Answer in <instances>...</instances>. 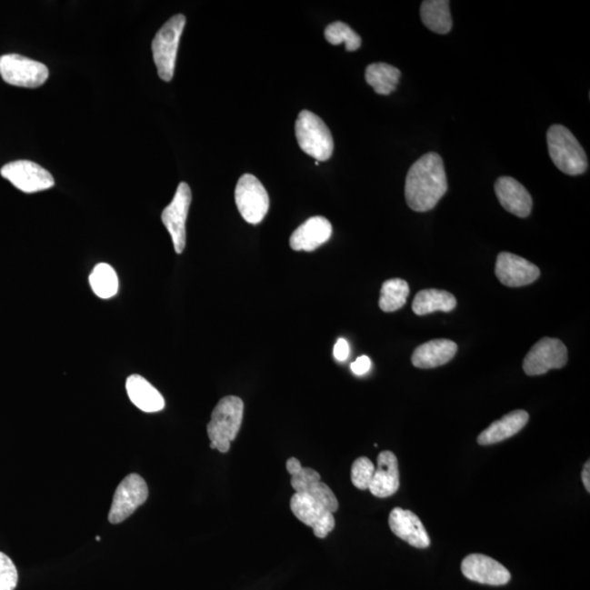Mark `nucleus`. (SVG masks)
I'll return each instance as SVG.
<instances>
[{"instance_id": "nucleus-31", "label": "nucleus", "mask_w": 590, "mask_h": 590, "mask_svg": "<svg viewBox=\"0 0 590 590\" xmlns=\"http://www.w3.org/2000/svg\"><path fill=\"white\" fill-rule=\"evenodd\" d=\"M350 355V346L348 341L344 338L338 339L334 346V356L335 359L339 362H345L349 358Z\"/></svg>"}, {"instance_id": "nucleus-11", "label": "nucleus", "mask_w": 590, "mask_h": 590, "mask_svg": "<svg viewBox=\"0 0 590 590\" xmlns=\"http://www.w3.org/2000/svg\"><path fill=\"white\" fill-rule=\"evenodd\" d=\"M0 175L19 191L26 194L46 191L55 185L51 173L32 161L10 162L2 167Z\"/></svg>"}, {"instance_id": "nucleus-18", "label": "nucleus", "mask_w": 590, "mask_h": 590, "mask_svg": "<svg viewBox=\"0 0 590 590\" xmlns=\"http://www.w3.org/2000/svg\"><path fill=\"white\" fill-rule=\"evenodd\" d=\"M495 194L502 207L508 213L527 218L532 213L533 198L529 192L515 178L502 176L495 182Z\"/></svg>"}, {"instance_id": "nucleus-17", "label": "nucleus", "mask_w": 590, "mask_h": 590, "mask_svg": "<svg viewBox=\"0 0 590 590\" xmlns=\"http://www.w3.org/2000/svg\"><path fill=\"white\" fill-rule=\"evenodd\" d=\"M332 235V224L324 216H313L292 233L290 246L297 252H313L325 245Z\"/></svg>"}, {"instance_id": "nucleus-10", "label": "nucleus", "mask_w": 590, "mask_h": 590, "mask_svg": "<svg viewBox=\"0 0 590 590\" xmlns=\"http://www.w3.org/2000/svg\"><path fill=\"white\" fill-rule=\"evenodd\" d=\"M567 364V349L559 339L543 338L528 352L523 369L528 376L544 375L550 370L562 369Z\"/></svg>"}, {"instance_id": "nucleus-19", "label": "nucleus", "mask_w": 590, "mask_h": 590, "mask_svg": "<svg viewBox=\"0 0 590 590\" xmlns=\"http://www.w3.org/2000/svg\"><path fill=\"white\" fill-rule=\"evenodd\" d=\"M399 465L396 455L385 451L378 455L377 468L373 475L369 490L376 497L392 496L399 489Z\"/></svg>"}, {"instance_id": "nucleus-28", "label": "nucleus", "mask_w": 590, "mask_h": 590, "mask_svg": "<svg viewBox=\"0 0 590 590\" xmlns=\"http://www.w3.org/2000/svg\"><path fill=\"white\" fill-rule=\"evenodd\" d=\"M325 37L330 45H339L345 43V50L348 52H355L359 50L362 45V40L359 35H356L348 25L337 21L329 25L325 30Z\"/></svg>"}, {"instance_id": "nucleus-21", "label": "nucleus", "mask_w": 590, "mask_h": 590, "mask_svg": "<svg viewBox=\"0 0 590 590\" xmlns=\"http://www.w3.org/2000/svg\"><path fill=\"white\" fill-rule=\"evenodd\" d=\"M126 391L131 402L144 413H159L165 407L164 396L143 376L135 375L127 378Z\"/></svg>"}, {"instance_id": "nucleus-32", "label": "nucleus", "mask_w": 590, "mask_h": 590, "mask_svg": "<svg viewBox=\"0 0 590 590\" xmlns=\"http://www.w3.org/2000/svg\"><path fill=\"white\" fill-rule=\"evenodd\" d=\"M371 360L369 356L362 355L360 358L356 359L354 364H351V371L355 373V375H365L371 369Z\"/></svg>"}, {"instance_id": "nucleus-4", "label": "nucleus", "mask_w": 590, "mask_h": 590, "mask_svg": "<svg viewBox=\"0 0 590 590\" xmlns=\"http://www.w3.org/2000/svg\"><path fill=\"white\" fill-rule=\"evenodd\" d=\"M295 136L300 148L318 162L327 161L334 153L332 133L321 117L302 111L295 122Z\"/></svg>"}, {"instance_id": "nucleus-3", "label": "nucleus", "mask_w": 590, "mask_h": 590, "mask_svg": "<svg viewBox=\"0 0 590 590\" xmlns=\"http://www.w3.org/2000/svg\"><path fill=\"white\" fill-rule=\"evenodd\" d=\"M549 155L554 164L567 175H581L588 169L586 153L571 131L562 125H554L546 134Z\"/></svg>"}, {"instance_id": "nucleus-14", "label": "nucleus", "mask_w": 590, "mask_h": 590, "mask_svg": "<svg viewBox=\"0 0 590 590\" xmlns=\"http://www.w3.org/2000/svg\"><path fill=\"white\" fill-rule=\"evenodd\" d=\"M462 572L470 581L502 586L511 581V573L500 562L485 555H470L462 562Z\"/></svg>"}, {"instance_id": "nucleus-23", "label": "nucleus", "mask_w": 590, "mask_h": 590, "mask_svg": "<svg viewBox=\"0 0 590 590\" xmlns=\"http://www.w3.org/2000/svg\"><path fill=\"white\" fill-rule=\"evenodd\" d=\"M420 15L426 28L437 35H446L452 30L453 19L447 0H425L421 5Z\"/></svg>"}, {"instance_id": "nucleus-6", "label": "nucleus", "mask_w": 590, "mask_h": 590, "mask_svg": "<svg viewBox=\"0 0 590 590\" xmlns=\"http://www.w3.org/2000/svg\"><path fill=\"white\" fill-rule=\"evenodd\" d=\"M286 470L291 475V485L296 494H305L313 497L328 508L332 513L337 512L339 502L332 489L322 481L321 475L312 468L303 467L299 459L291 457L286 460Z\"/></svg>"}, {"instance_id": "nucleus-16", "label": "nucleus", "mask_w": 590, "mask_h": 590, "mask_svg": "<svg viewBox=\"0 0 590 590\" xmlns=\"http://www.w3.org/2000/svg\"><path fill=\"white\" fill-rule=\"evenodd\" d=\"M388 524L395 535L415 548L425 549L430 546L429 534L414 512L403 510L402 507L394 508L389 514Z\"/></svg>"}, {"instance_id": "nucleus-8", "label": "nucleus", "mask_w": 590, "mask_h": 590, "mask_svg": "<svg viewBox=\"0 0 590 590\" xmlns=\"http://www.w3.org/2000/svg\"><path fill=\"white\" fill-rule=\"evenodd\" d=\"M0 75L7 84L24 88H37L50 75L45 64L18 54L0 57Z\"/></svg>"}, {"instance_id": "nucleus-25", "label": "nucleus", "mask_w": 590, "mask_h": 590, "mask_svg": "<svg viewBox=\"0 0 590 590\" xmlns=\"http://www.w3.org/2000/svg\"><path fill=\"white\" fill-rule=\"evenodd\" d=\"M402 73L385 63L371 64L365 70V80L377 95H389L396 90Z\"/></svg>"}, {"instance_id": "nucleus-33", "label": "nucleus", "mask_w": 590, "mask_h": 590, "mask_svg": "<svg viewBox=\"0 0 590 590\" xmlns=\"http://www.w3.org/2000/svg\"><path fill=\"white\" fill-rule=\"evenodd\" d=\"M582 480L585 488H586L588 494L590 492V462L584 465L583 468V473H582Z\"/></svg>"}, {"instance_id": "nucleus-15", "label": "nucleus", "mask_w": 590, "mask_h": 590, "mask_svg": "<svg viewBox=\"0 0 590 590\" xmlns=\"http://www.w3.org/2000/svg\"><path fill=\"white\" fill-rule=\"evenodd\" d=\"M495 275L503 285L519 288L535 283L539 278L540 270L527 259L503 252L496 259Z\"/></svg>"}, {"instance_id": "nucleus-9", "label": "nucleus", "mask_w": 590, "mask_h": 590, "mask_svg": "<svg viewBox=\"0 0 590 590\" xmlns=\"http://www.w3.org/2000/svg\"><path fill=\"white\" fill-rule=\"evenodd\" d=\"M235 203L243 219L251 225L261 224L269 210L266 188L252 175H245L237 182Z\"/></svg>"}, {"instance_id": "nucleus-26", "label": "nucleus", "mask_w": 590, "mask_h": 590, "mask_svg": "<svg viewBox=\"0 0 590 590\" xmlns=\"http://www.w3.org/2000/svg\"><path fill=\"white\" fill-rule=\"evenodd\" d=\"M409 285L403 279H391L382 285L380 307L383 312L392 313L405 306L409 296Z\"/></svg>"}, {"instance_id": "nucleus-12", "label": "nucleus", "mask_w": 590, "mask_h": 590, "mask_svg": "<svg viewBox=\"0 0 590 590\" xmlns=\"http://www.w3.org/2000/svg\"><path fill=\"white\" fill-rule=\"evenodd\" d=\"M192 203L191 187L181 183L172 203L162 213L161 219L172 237L176 254H182L186 246V220Z\"/></svg>"}, {"instance_id": "nucleus-27", "label": "nucleus", "mask_w": 590, "mask_h": 590, "mask_svg": "<svg viewBox=\"0 0 590 590\" xmlns=\"http://www.w3.org/2000/svg\"><path fill=\"white\" fill-rule=\"evenodd\" d=\"M90 285L96 296L111 299L118 291V277L110 265L99 264L90 275Z\"/></svg>"}, {"instance_id": "nucleus-20", "label": "nucleus", "mask_w": 590, "mask_h": 590, "mask_svg": "<svg viewBox=\"0 0 590 590\" xmlns=\"http://www.w3.org/2000/svg\"><path fill=\"white\" fill-rule=\"evenodd\" d=\"M457 345L452 340H431L414 351L411 362L418 369H435L452 361L457 354Z\"/></svg>"}, {"instance_id": "nucleus-5", "label": "nucleus", "mask_w": 590, "mask_h": 590, "mask_svg": "<svg viewBox=\"0 0 590 590\" xmlns=\"http://www.w3.org/2000/svg\"><path fill=\"white\" fill-rule=\"evenodd\" d=\"M185 15H176L162 26L153 41V53L159 77L169 83L175 75L178 45L185 28Z\"/></svg>"}, {"instance_id": "nucleus-1", "label": "nucleus", "mask_w": 590, "mask_h": 590, "mask_svg": "<svg viewBox=\"0 0 590 590\" xmlns=\"http://www.w3.org/2000/svg\"><path fill=\"white\" fill-rule=\"evenodd\" d=\"M447 188L446 171L441 155L429 153L411 165L405 178V200L410 209L426 213L435 207Z\"/></svg>"}, {"instance_id": "nucleus-30", "label": "nucleus", "mask_w": 590, "mask_h": 590, "mask_svg": "<svg viewBox=\"0 0 590 590\" xmlns=\"http://www.w3.org/2000/svg\"><path fill=\"white\" fill-rule=\"evenodd\" d=\"M18 571L7 555L0 552V590H15L18 585Z\"/></svg>"}, {"instance_id": "nucleus-29", "label": "nucleus", "mask_w": 590, "mask_h": 590, "mask_svg": "<svg viewBox=\"0 0 590 590\" xmlns=\"http://www.w3.org/2000/svg\"><path fill=\"white\" fill-rule=\"evenodd\" d=\"M375 473V465L367 457H360L355 460L351 468L352 484L359 490H369L373 475Z\"/></svg>"}, {"instance_id": "nucleus-7", "label": "nucleus", "mask_w": 590, "mask_h": 590, "mask_svg": "<svg viewBox=\"0 0 590 590\" xmlns=\"http://www.w3.org/2000/svg\"><path fill=\"white\" fill-rule=\"evenodd\" d=\"M148 485L138 474L128 475L118 485L113 496L108 522L116 525L126 521L148 500Z\"/></svg>"}, {"instance_id": "nucleus-22", "label": "nucleus", "mask_w": 590, "mask_h": 590, "mask_svg": "<svg viewBox=\"0 0 590 590\" xmlns=\"http://www.w3.org/2000/svg\"><path fill=\"white\" fill-rule=\"evenodd\" d=\"M529 415L525 410H515L503 416L502 419L494 422L478 436L480 445H492L507 440L519 431H522L528 424Z\"/></svg>"}, {"instance_id": "nucleus-24", "label": "nucleus", "mask_w": 590, "mask_h": 590, "mask_svg": "<svg viewBox=\"0 0 590 590\" xmlns=\"http://www.w3.org/2000/svg\"><path fill=\"white\" fill-rule=\"evenodd\" d=\"M456 306V297L447 291L436 289L418 292L413 303V310L419 316L437 311L452 312Z\"/></svg>"}, {"instance_id": "nucleus-2", "label": "nucleus", "mask_w": 590, "mask_h": 590, "mask_svg": "<svg viewBox=\"0 0 590 590\" xmlns=\"http://www.w3.org/2000/svg\"><path fill=\"white\" fill-rule=\"evenodd\" d=\"M245 403L240 397L226 396L215 405L207 425L210 448L222 454L230 451L231 443L235 441L241 430Z\"/></svg>"}, {"instance_id": "nucleus-13", "label": "nucleus", "mask_w": 590, "mask_h": 590, "mask_svg": "<svg viewBox=\"0 0 590 590\" xmlns=\"http://www.w3.org/2000/svg\"><path fill=\"white\" fill-rule=\"evenodd\" d=\"M290 507L300 522L313 529L315 537L325 539L333 532L335 525L334 513L312 496L295 492L291 497Z\"/></svg>"}]
</instances>
